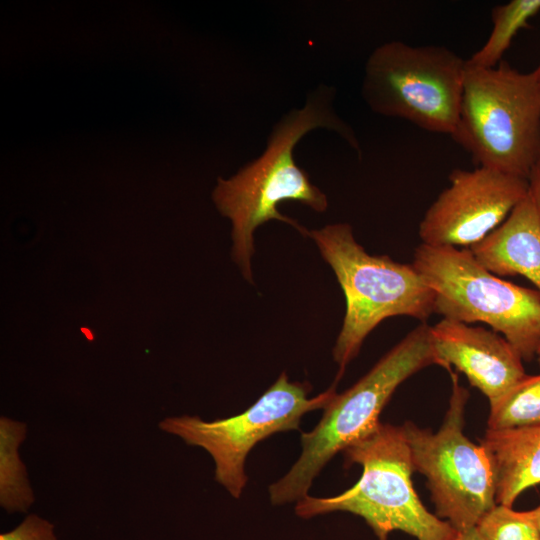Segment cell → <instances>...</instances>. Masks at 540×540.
<instances>
[{
    "mask_svg": "<svg viewBox=\"0 0 540 540\" xmlns=\"http://www.w3.org/2000/svg\"><path fill=\"white\" fill-rule=\"evenodd\" d=\"M0 540H58L54 525L36 514L27 515L10 531L0 534Z\"/></svg>",
    "mask_w": 540,
    "mask_h": 540,
    "instance_id": "18",
    "label": "cell"
},
{
    "mask_svg": "<svg viewBox=\"0 0 540 540\" xmlns=\"http://www.w3.org/2000/svg\"><path fill=\"white\" fill-rule=\"evenodd\" d=\"M332 88L320 86L310 93L301 109H293L275 125L265 151L229 179L218 180L213 200L220 213L232 222V256L244 278L253 283L251 257L254 232L270 220L287 223L305 236L306 228L277 209L286 200L300 202L322 213L326 195L310 182L294 160V148L308 132L327 128L337 132L361 155L351 127L333 109Z\"/></svg>",
    "mask_w": 540,
    "mask_h": 540,
    "instance_id": "1",
    "label": "cell"
},
{
    "mask_svg": "<svg viewBox=\"0 0 540 540\" xmlns=\"http://www.w3.org/2000/svg\"><path fill=\"white\" fill-rule=\"evenodd\" d=\"M449 181L420 221L424 244L469 248L502 224L528 194L527 179L483 166L454 169Z\"/></svg>",
    "mask_w": 540,
    "mask_h": 540,
    "instance_id": "10",
    "label": "cell"
},
{
    "mask_svg": "<svg viewBox=\"0 0 540 540\" xmlns=\"http://www.w3.org/2000/svg\"><path fill=\"white\" fill-rule=\"evenodd\" d=\"M537 356H540V348H539V351H538V355Z\"/></svg>",
    "mask_w": 540,
    "mask_h": 540,
    "instance_id": "23",
    "label": "cell"
},
{
    "mask_svg": "<svg viewBox=\"0 0 540 540\" xmlns=\"http://www.w3.org/2000/svg\"><path fill=\"white\" fill-rule=\"evenodd\" d=\"M528 196L540 217V160L532 168L528 178Z\"/></svg>",
    "mask_w": 540,
    "mask_h": 540,
    "instance_id": "19",
    "label": "cell"
},
{
    "mask_svg": "<svg viewBox=\"0 0 540 540\" xmlns=\"http://www.w3.org/2000/svg\"><path fill=\"white\" fill-rule=\"evenodd\" d=\"M330 265L344 293L346 311L332 349L338 365L335 383L380 322L409 316L426 322L434 313L435 293L412 264L387 255H371L355 240L348 223L306 230Z\"/></svg>",
    "mask_w": 540,
    "mask_h": 540,
    "instance_id": "4",
    "label": "cell"
},
{
    "mask_svg": "<svg viewBox=\"0 0 540 540\" xmlns=\"http://www.w3.org/2000/svg\"><path fill=\"white\" fill-rule=\"evenodd\" d=\"M337 383L308 397V382L290 381L286 372L240 414L204 421L199 416L164 418L158 427L186 444L205 449L215 463V480L235 499L240 498L248 476L246 459L255 445L273 434L299 430L302 417L324 409L337 393Z\"/></svg>",
    "mask_w": 540,
    "mask_h": 540,
    "instance_id": "9",
    "label": "cell"
},
{
    "mask_svg": "<svg viewBox=\"0 0 540 540\" xmlns=\"http://www.w3.org/2000/svg\"><path fill=\"white\" fill-rule=\"evenodd\" d=\"M535 69H536V71H537V73H538V75H539V78H540V64H539V66H538L537 68H535Z\"/></svg>",
    "mask_w": 540,
    "mask_h": 540,
    "instance_id": "22",
    "label": "cell"
},
{
    "mask_svg": "<svg viewBox=\"0 0 540 540\" xmlns=\"http://www.w3.org/2000/svg\"><path fill=\"white\" fill-rule=\"evenodd\" d=\"M540 12V0H511L491 10L492 29L486 42L466 60L478 68H494L501 61L517 33L530 28L529 20Z\"/></svg>",
    "mask_w": 540,
    "mask_h": 540,
    "instance_id": "15",
    "label": "cell"
},
{
    "mask_svg": "<svg viewBox=\"0 0 540 540\" xmlns=\"http://www.w3.org/2000/svg\"><path fill=\"white\" fill-rule=\"evenodd\" d=\"M489 404L488 430L499 431L539 425L540 374H526Z\"/></svg>",
    "mask_w": 540,
    "mask_h": 540,
    "instance_id": "16",
    "label": "cell"
},
{
    "mask_svg": "<svg viewBox=\"0 0 540 540\" xmlns=\"http://www.w3.org/2000/svg\"><path fill=\"white\" fill-rule=\"evenodd\" d=\"M431 337L440 367L451 374L454 366L489 402L526 375L520 354L494 330L442 318Z\"/></svg>",
    "mask_w": 540,
    "mask_h": 540,
    "instance_id": "11",
    "label": "cell"
},
{
    "mask_svg": "<svg viewBox=\"0 0 540 540\" xmlns=\"http://www.w3.org/2000/svg\"><path fill=\"white\" fill-rule=\"evenodd\" d=\"M347 465L359 464V480L341 494L306 496L296 502L302 519L333 512L361 517L378 540L402 531L417 540H455L459 532L431 513L420 501L412 483L411 452L402 426L382 423L344 451Z\"/></svg>",
    "mask_w": 540,
    "mask_h": 540,
    "instance_id": "3",
    "label": "cell"
},
{
    "mask_svg": "<svg viewBox=\"0 0 540 540\" xmlns=\"http://www.w3.org/2000/svg\"><path fill=\"white\" fill-rule=\"evenodd\" d=\"M413 267L434 291V313L466 324L482 322L531 361L540 348V293L484 268L469 248L421 243Z\"/></svg>",
    "mask_w": 540,
    "mask_h": 540,
    "instance_id": "6",
    "label": "cell"
},
{
    "mask_svg": "<svg viewBox=\"0 0 540 540\" xmlns=\"http://www.w3.org/2000/svg\"><path fill=\"white\" fill-rule=\"evenodd\" d=\"M455 540H484L477 527L459 532Z\"/></svg>",
    "mask_w": 540,
    "mask_h": 540,
    "instance_id": "20",
    "label": "cell"
},
{
    "mask_svg": "<svg viewBox=\"0 0 540 540\" xmlns=\"http://www.w3.org/2000/svg\"><path fill=\"white\" fill-rule=\"evenodd\" d=\"M538 361H539V364H540V356H538Z\"/></svg>",
    "mask_w": 540,
    "mask_h": 540,
    "instance_id": "24",
    "label": "cell"
},
{
    "mask_svg": "<svg viewBox=\"0 0 540 540\" xmlns=\"http://www.w3.org/2000/svg\"><path fill=\"white\" fill-rule=\"evenodd\" d=\"M469 250L491 273L523 276L540 293V217L528 194L502 224Z\"/></svg>",
    "mask_w": 540,
    "mask_h": 540,
    "instance_id": "12",
    "label": "cell"
},
{
    "mask_svg": "<svg viewBox=\"0 0 540 540\" xmlns=\"http://www.w3.org/2000/svg\"><path fill=\"white\" fill-rule=\"evenodd\" d=\"M452 139L477 166L527 179L540 160V78L501 61L467 64Z\"/></svg>",
    "mask_w": 540,
    "mask_h": 540,
    "instance_id": "5",
    "label": "cell"
},
{
    "mask_svg": "<svg viewBox=\"0 0 540 540\" xmlns=\"http://www.w3.org/2000/svg\"><path fill=\"white\" fill-rule=\"evenodd\" d=\"M27 425L6 416L0 418V505L9 513L29 510L35 496L19 455Z\"/></svg>",
    "mask_w": 540,
    "mask_h": 540,
    "instance_id": "14",
    "label": "cell"
},
{
    "mask_svg": "<svg viewBox=\"0 0 540 540\" xmlns=\"http://www.w3.org/2000/svg\"><path fill=\"white\" fill-rule=\"evenodd\" d=\"M452 393L437 432L406 421L402 426L413 469L427 481L435 515L458 532L474 528L496 505L495 476L486 450L464 434L467 389L451 373Z\"/></svg>",
    "mask_w": 540,
    "mask_h": 540,
    "instance_id": "8",
    "label": "cell"
},
{
    "mask_svg": "<svg viewBox=\"0 0 540 540\" xmlns=\"http://www.w3.org/2000/svg\"><path fill=\"white\" fill-rule=\"evenodd\" d=\"M465 70L466 60L445 46L390 41L369 55L362 95L378 114L451 136L459 118Z\"/></svg>",
    "mask_w": 540,
    "mask_h": 540,
    "instance_id": "7",
    "label": "cell"
},
{
    "mask_svg": "<svg viewBox=\"0 0 540 540\" xmlns=\"http://www.w3.org/2000/svg\"><path fill=\"white\" fill-rule=\"evenodd\" d=\"M490 459L496 485V504L512 507L518 496L540 484V424L486 430L479 443Z\"/></svg>",
    "mask_w": 540,
    "mask_h": 540,
    "instance_id": "13",
    "label": "cell"
},
{
    "mask_svg": "<svg viewBox=\"0 0 540 540\" xmlns=\"http://www.w3.org/2000/svg\"><path fill=\"white\" fill-rule=\"evenodd\" d=\"M484 540H540L532 510L496 504L476 526Z\"/></svg>",
    "mask_w": 540,
    "mask_h": 540,
    "instance_id": "17",
    "label": "cell"
},
{
    "mask_svg": "<svg viewBox=\"0 0 540 540\" xmlns=\"http://www.w3.org/2000/svg\"><path fill=\"white\" fill-rule=\"evenodd\" d=\"M440 366L431 325L421 323L392 347L356 383L336 393L318 424L301 432V453L289 471L268 487L272 505L296 503L308 496L314 479L339 452L371 433L395 390L409 377Z\"/></svg>",
    "mask_w": 540,
    "mask_h": 540,
    "instance_id": "2",
    "label": "cell"
},
{
    "mask_svg": "<svg viewBox=\"0 0 540 540\" xmlns=\"http://www.w3.org/2000/svg\"><path fill=\"white\" fill-rule=\"evenodd\" d=\"M532 511H533V514H534V517H535L536 524H537L538 529L540 531V505L537 508L533 509Z\"/></svg>",
    "mask_w": 540,
    "mask_h": 540,
    "instance_id": "21",
    "label": "cell"
}]
</instances>
